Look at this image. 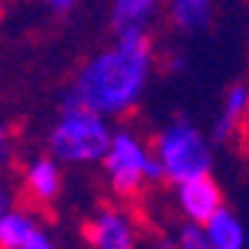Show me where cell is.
Wrapping results in <instances>:
<instances>
[{"instance_id": "6da1fadb", "label": "cell", "mask_w": 249, "mask_h": 249, "mask_svg": "<svg viewBox=\"0 0 249 249\" xmlns=\"http://www.w3.org/2000/svg\"><path fill=\"white\" fill-rule=\"evenodd\" d=\"M153 72L150 27H126L114 33L108 48L90 54L75 72L72 93L105 117L129 114L144 96Z\"/></svg>"}, {"instance_id": "7a4b0ae2", "label": "cell", "mask_w": 249, "mask_h": 249, "mask_svg": "<svg viewBox=\"0 0 249 249\" xmlns=\"http://www.w3.org/2000/svg\"><path fill=\"white\" fill-rule=\"evenodd\" d=\"M114 129L108 117L84 105L69 90L57 108L54 126L48 129V153L60 165H96L108 153Z\"/></svg>"}, {"instance_id": "3957f363", "label": "cell", "mask_w": 249, "mask_h": 249, "mask_svg": "<svg viewBox=\"0 0 249 249\" xmlns=\"http://www.w3.org/2000/svg\"><path fill=\"white\" fill-rule=\"evenodd\" d=\"M99 165L105 171V183L117 198H138L144 186L165 183L162 165L153 156V147L129 126L114 129L108 153L102 156Z\"/></svg>"}, {"instance_id": "277c9868", "label": "cell", "mask_w": 249, "mask_h": 249, "mask_svg": "<svg viewBox=\"0 0 249 249\" xmlns=\"http://www.w3.org/2000/svg\"><path fill=\"white\" fill-rule=\"evenodd\" d=\"M153 156L159 159L165 183H180L189 177L210 174L213 168V138L201 132L189 117H171L150 141Z\"/></svg>"}, {"instance_id": "5b68a950", "label": "cell", "mask_w": 249, "mask_h": 249, "mask_svg": "<svg viewBox=\"0 0 249 249\" xmlns=\"http://www.w3.org/2000/svg\"><path fill=\"white\" fill-rule=\"evenodd\" d=\"M90 249H138L135 219L120 207H99L84 228Z\"/></svg>"}, {"instance_id": "8992f818", "label": "cell", "mask_w": 249, "mask_h": 249, "mask_svg": "<svg viewBox=\"0 0 249 249\" xmlns=\"http://www.w3.org/2000/svg\"><path fill=\"white\" fill-rule=\"evenodd\" d=\"M174 198H177V207H180L183 219L201 222V225L219 207H225L222 186L213 180V174H201V177H189V180L174 183Z\"/></svg>"}, {"instance_id": "52a82bcc", "label": "cell", "mask_w": 249, "mask_h": 249, "mask_svg": "<svg viewBox=\"0 0 249 249\" xmlns=\"http://www.w3.org/2000/svg\"><path fill=\"white\" fill-rule=\"evenodd\" d=\"M246 120H249V84L237 81L222 93L216 120H213V129H210L213 144H228V141H237L240 144Z\"/></svg>"}, {"instance_id": "ba28073f", "label": "cell", "mask_w": 249, "mask_h": 249, "mask_svg": "<svg viewBox=\"0 0 249 249\" xmlns=\"http://www.w3.org/2000/svg\"><path fill=\"white\" fill-rule=\"evenodd\" d=\"M21 183H24V192L30 201L36 204H51L60 195L63 189V171H60V162L54 156H33L30 162L24 165V174H21Z\"/></svg>"}, {"instance_id": "9c48e42d", "label": "cell", "mask_w": 249, "mask_h": 249, "mask_svg": "<svg viewBox=\"0 0 249 249\" xmlns=\"http://www.w3.org/2000/svg\"><path fill=\"white\" fill-rule=\"evenodd\" d=\"M204 231H207V240L213 249H246V231H243V222L234 210L228 204L219 207L213 216L204 222Z\"/></svg>"}, {"instance_id": "30bf717a", "label": "cell", "mask_w": 249, "mask_h": 249, "mask_svg": "<svg viewBox=\"0 0 249 249\" xmlns=\"http://www.w3.org/2000/svg\"><path fill=\"white\" fill-rule=\"evenodd\" d=\"M36 228H42L39 213L15 204L6 216L0 219V249H21Z\"/></svg>"}, {"instance_id": "8fae6325", "label": "cell", "mask_w": 249, "mask_h": 249, "mask_svg": "<svg viewBox=\"0 0 249 249\" xmlns=\"http://www.w3.org/2000/svg\"><path fill=\"white\" fill-rule=\"evenodd\" d=\"M162 9V0H111V27H150L156 12Z\"/></svg>"}, {"instance_id": "7c38bea8", "label": "cell", "mask_w": 249, "mask_h": 249, "mask_svg": "<svg viewBox=\"0 0 249 249\" xmlns=\"http://www.w3.org/2000/svg\"><path fill=\"white\" fill-rule=\"evenodd\" d=\"M213 12V0H168V18L180 33L204 30Z\"/></svg>"}, {"instance_id": "4fadbf2b", "label": "cell", "mask_w": 249, "mask_h": 249, "mask_svg": "<svg viewBox=\"0 0 249 249\" xmlns=\"http://www.w3.org/2000/svg\"><path fill=\"white\" fill-rule=\"evenodd\" d=\"M171 240H174V249H213L210 240H207L204 225L201 222H192V219H183L180 225H177Z\"/></svg>"}, {"instance_id": "5bb4252c", "label": "cell", "mask_w": 249, "mask_h": 249, "mask_svg": "<svg viewBox=\"0 0 249 249\" xmlns=\"http://www.w3.org/2000/svg\"><path fill=\"white\" fill-rule=\"evenodd\" d=\"M21 249H60V246H57V240L51 237L48 231H45V225H42V228H36V231H33V234H30V240H27Z\"/></svg>"}, {"instance_id": "9a60e30c", "label": "cell", "mask_w": 249, "mask_h": 249, "mask_svg": "<svg viewBox=\"0 0 249 249\" xmlns=\"http://www.w3.org/2000/svg\"><path fill=\"white\" fill-rule=\"evenodd\" d=\"M9 159H12V138H9V129L0 123V171L9 165Z\"/></svg>"}, {"instance_id": "2e32d148", "label": "cell", "mask_w": 249, "mask_h": 249, "mask_svg": "<svg viewBox=\"0 0 249 249\" xmlns=\"http://www.w3.org/2000/svg\"><path fill=\"white\" fill-rule=\"evenodd\" d=\"M36 3L45 6V9H51L54 15H66V12H72V9H75L78 0H36Z\"/></svg>"}, {"instance_id": "e0dca14e", "label": "cell", "mask_w": 249, "mask_h": 249, "mask_svg": "<svg viewBox=\"0 0 249 249\" xmlns=\"http://www.w3.org/2000/svg\"><path fill=\"white\" fill-rule=\"evenodd\" d=\"M15 204H18V201H15V192H12L9 186L0 183V219H3V216H6V213H9Z\"/></svg>"}, {"instance_id": "ac0fdd59", "label": "cell", "mask_w": 249, "mask_h": 249, "mask_svg": "<svg viewBox=\"0 0 249 249\" xmlns=\"http://www.w3.org/2000/svg\"><path fill=\"white\" fill-rule=\"evenodd\" d=\"M240 147L249 153V120H246V126H243V135H240Z\"/></svg>"}]
</instances>
